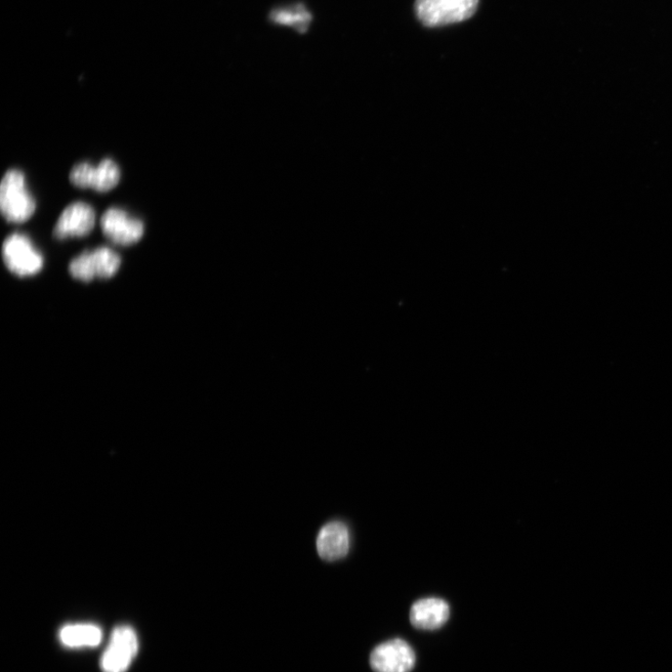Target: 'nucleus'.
Returning a JSON list of instances; mask_svg holds the SVG:
<instances>
[{"instance_id": "nucleus-1", "label": "nucleus", "mask_w": 672, "mask_h": 672, "mask_svg": "<svg viewBox=\"0 0 672 672\" xmlns=\"http://www.w3.org/2000/svg\"><path fill=\"white\" fill-rule=\"evenodd\" d=\"M36 207L25 174L18 170L8 171L0 185V208L5 219L12 224L26 223L35 214Z\"/></svg>"}, {"instance_id": "nucleus-2", "label": "nucleus", "mask_w": 672, "mask_h": 672, "mask_svg": "<svg viewBox=\"0 0 672 672\" xmlns=\"http://www.w3.org/2000/svg\"><path fill=\"white\" fill-rule=\"evenodd\" d=\"M478 0H415V12L428 27H439L468 20L477 12Z\"/></svg>"}, {"instance_id": "nucleus-3", "label": "nucleus", "mask_w": 672, "mask_h": 672, "mask_svg": "<svg viewBox=\"0 0 672 672\" xmlns=\"http://www.w3.org/2000/svg\"><path fill=\"white\" fill-rule=\"evenodd\" d=\"M3 257L7 268L18 277L34 276L45 264L44 257L30 238L20 233H15L5 239Z\"/></svg>"}, {"instance_id": "nucleus-4", "label": "nucleus", "mask_w": 672, "mask_h": 672, "mask_svg": "<svg viewBox=\"0 0 672 672\" xmlns=\"http://www.w3.org/2000/svg\"><path fill=\"white\" fill-rule=\"evenodd\" d=\"M121 267V257L113 249L100 247L92 251L83 252L71 261L70 275L79 280L89 282L95 278H110Z\"/></svg>"}, {"instance_id": "nucleus-5", "label": "nucleus", "mask_w": 672, "mask_h": 672, "mask_svg": "<svg viewBox=\"0 0 672 672\" xmlns=\"http://www.w3.org/2000/svg\"><path fill=\"white\" fill-rule=\"evenodd\" d=\"M121 180L119 165L111 159H104L95 167L89 163H79L69 173L70 183L79 189H93L106 193L115 188Z\"/></svg>"}, {"instance_id": "nucleus-6", "label": "nucleus", "mask_w": 672, "mask_h": 672, "mask_svg": "<svg viewBox=\"0 0 672 672\" xmlns=\"http://www.w3.org/2000/svg\"><path fill=\"white\" fill-rule=\"evenodd\" d=\"M139 651V641L134 629L121 625L114 629L107 650L101 658L103 672H124Z\"/></svg>"}, {"instance_id": "nucleus-7", "label": "nucleus", "mask_w": 672, "mask_h": 672, "mask_svg": "<svg viewBox=\"0 0 672 672\" xmlns=\"http://www.w3.org/2000/svg\"><path fill=\"white\" fill-rule=\"evenodd\" d=\"M100 226L103 235L119 246L134 245L144 235V224L119 207H110L106 210L100 219Z\"/></svg>"}, {"instance_id": "nucleus-8", "label": "nucleus", "mask_w": 672, "mask_h": 672, "mask_svg": "<svg viewBox=\"0 0 672 672\" xmlns=\"http://www.w3.org/2000/svg\"><path fill=\"white\" fill-rule=\"evenodd\" d=\"M415 664L414 650L402 639L376 646L370 656V665L374 672H409Z\"/></svg>"}, {"instance_id": "nucleus-9", "label": "nucleus", "mask_w": 672, "mask_h": 672, "mask_svg": "<svg viewBox=\"0 0 672 672\" xmlns=\"http://www.w3.org/2000/svg\"><path fill=\"white\" fill-rule=\"evenodd\" d=\"M95 226L94 208L86 202H75L64 209L55 226L54 236L58 240L87 236Z\"/></svg>"}, {"instance_id": "nucleus-10", "label": "nucleus", "mask_w": 672, "mask_h": 672, "mask_svg": "<svg viewBox=\"0 0 672 672\" xmlns=\"http://www.w3.org/2000/svg\"><path fill=\"white\" fill-rule=\"evenodd\" d=\"M317 551L326 562L344 559L351 550V532L341 521H331L324 525L317 537Z\"/></svg>"}, {"instance_id": "nucleus-11", "label": "nucleus", "mask_w": 672, "mask_h": 672, "mask_svg": "<svg viewBox=\"0 0 672 672\" xmlns=\"http://www.w3.org/2000/svg\"><path fill=\"white\" fill-rule=\"evenodd\" d=\"M448 604L439 598H425L415 602L410 610L411 624L416 628L434 630L444 625L449 618Z\"/></svg>"}, {"instance_id": "nucleus-12", "label": "nucleus", "mask_w": 672, "mask_h": 672, "mask_svg": "<svg viewBox=\"0 0 672 672\" xmlns=\"http://www.w3.org/2000/svg\"><path fill=\"white\" fill-rule=\"evenodd\" d=\"M59 638L68 647H96L101 643L102 632L92 624L68 625L60 630Z\"/></svg>"}, {"instance_id": "nucleus-13", "label": "nucleus", "mask_w": 672, "mask_h": 672, "mask_svg": "<svg viewBox=\"0 0 672 672\" xmlns=\"http://www.w3.org/2000/svg\"><path fill=\"white\" fill-rule=\"evenodd\" d=\"M270 20L276 25L289 26L299 33L309 30L313 16L302 4L278 7L270 13Z\"/></svg>"}]
</instances>
